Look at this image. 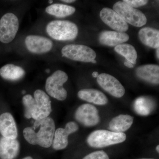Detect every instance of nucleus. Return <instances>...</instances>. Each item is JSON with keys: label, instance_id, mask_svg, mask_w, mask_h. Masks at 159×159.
<instances>
[{"label": "nucleus", "instance_id": "obj_3", "mask_svg": "<svg viewBox=\"0 0 159 159\" xmlns=\"http://www.w3.org/2000/svg\"><path fill=\"white\" fill-rule=\"evenodd\" d=\"M126 139V134L124 133L99 129L94 131L90 134L87 142L91 147L101 148L122 143Z\"/></svg>", "mask_w": 159, "mask_h": 159}, {"label": "nucleus", "instance_id": "obj_11", "mask_svg": "<svg viewBox=\"0 0 159 159\" xmlns=\"http://www.w3.org/2000/svg\"><path fill=\"white\" fill-rule=\"evenodd\" d=\"M100 17L106 25L116 31L124 32L128 29L127 23L113 9L103 8L100 11Z\"/></svg>", "mask_w": 159, "mask_h": 159}, {"label": "nucleus", "instance_id": "obj_13", "mask_svg": "<svg viewBox=\"0 0 159 159\" xmlns=\"http://www.w3.org/2000/svg\"><path fill=\"white\" fill-rule=\"evenodd\" d=\"M25 43L29 52L36 54H44L51 51L53 43L47 38L29 35L26 37Z\"/></svg>", "mask_w": 159, "mask_h": 159}, {"label": "nucleus", "instance_id": "obj_22", "mask_svg": "<svg viewBox=\"0 0 159 159\" xmlns=\"http://www.w3.org/2000/svg\"><path fill=\"white\" fill-rule=\"evenodd\" d=\"M153 100L148 97H139L134 102V108L136 112L140 116L149 115L154 108Z\"/></svg>", "mask_w": 159, "mask_h": 159}, {"label": "nucleus", "instance_id": "obj_8", "mask_svg": "<svg viewBox=\"0 0 159 159\" xmlns=\"http://www.w3.org/2000/svg\"><path fill=\"white\" fill-rule=\"evenodd\" d=\"M34 96L35 103L31 118L36 120L48 117L52 111L50 97L44 91L40 89L34 92Z\"/></svg>", "mask_w": 159, "mask_h": 159}, {"label": "nucleus", "instance_id": "obj_17", "mask_svg": "<svg viewBox=\"0 0 159 159\" xmlns=\"http://www.w3.org/2000/svg\"><path fill=\"white\" fill-rule=\"evenodd\" d=\"M137 76L140 79L154 84H158L159 66L156 65H146L139 67L136 70Z\"/></svg>", "mask_w": 159, "mask_h": 159}, {"label": "nucleus", "instance_id": "obj_33", "mask_svg": "<svg viewBox=\"0 0 159 159\" xmlns=\"http://www.w3.org/2000/svg\"><path fill=\"white\" fill-rule=\"evenodd\" d=\"M156 149L157 151L158 152H159V145H158L157 146Z\"/></svg>", "mask_w": 159, "mask_h": 159}, {"label": "nucleus", "instance_id": "obj_4", "mask_svg": "<svg viewBox=\"0 0 159 159\" xmlns=\"http://www.w3.org/2000/svg\"><path fill=\"white\" fill-rule=\"evenodd\" d=\"M68 79L65 72L61 70L54 72L46 80L45 89L47 93L53 98L63 101L66 99L67 92L63 87Z\"/></svg>", "mask_w": 159, "mask_h": 159}, {"label": "nucleus", "instance_id": "obj_12", "mask_svg": "<svg viewBox=\"0 0 159 159\" xmlns=\"http://www.w3.org/2000/svg\"><path fill=\"white\" fill-rule=\"evenodd\" d=\"M79 127L74 122H68L65 128H59L55 131L52 147L55 150L64 149L68 145V136L78 130Z\"/></svg>", "mask_w": 159, "mask_h": 159}, {"label": "nucleus", "instance_id": "obj_36", "mask_svg": "<svg viewBox=\"0 0 159 159\" xmlns=\"http://www.w3.org/2000/svg\"><path fill=\"white\" fill-rule=\"evenodd\" d=\"M154 159L153 158H141V159Z\"/></svg>", "mask_w": 159, "mask_h": 159}, {"label": "nucleus", "instance_id": "obj_24", "mask_svg": "<svg viewBox=\"0 0 159 159\" xmlns=\"http://www.w3.org/2000/svg\"><path fill=\"white\" fill-rule=\"evenodd\" d=\"M115 50L118 54L125 57L133 65L136 64L137 53L133 46L129 44H119L115 47Z\"/></svg>", "mask_w": 159, "mask_h": 159}, {"label": "nucleus", "instance_id": "obj_20", "mask_svg": "<svg viewBox=\"0 0 159 159\" xmlns=\"http://www.w3.org/2000/svg\"><path fill=\"white\" fill-rule=\"evenodd\" d=\"M133 122V117L129 115H119L111 120L109 128L114 132L123 133L130 128Z\"/></svg>", "mask_w": 159, "mask_h": 159}, {"label": "nucleus", "instance_id": "obj_25", "mask_svg": "<svg viewBox=\"0 0 159 159\" xmlns=\"http://www.w3.org/2000/svg\"><path fill=\"white\" fill-rule=\"evenodd\" d=\"M22 102L25 107V116L27 119L31 118V113L35 105L34 98L31 95H26L23 97Z\"/></svg>", "mask_w": 159, "mask_h": 159}, {"label": "nucleus", "instance_id": "obj_30", "mask_svg": "<svg viewBox=\"0 0 159 159\" xmlns=\"http://www.w3.org/2000/svg\"><path fill=\"white\" fill-rule=\"evenodd\" d=\"M92 75H93V77H95V78H97L98 76H99V74H98V72H94L93 73Z\"/></svg>", "mask_w": 159, "mask_h": 159}, {"label": "nucleus", "instance_id": "obj_23", "mask_svg": "<svg viewBox=\"0 0 159 159\" xmlns=\"http://www.w3.org/2000/svg\"><path fill=\"white\" fill-rule=\"evenodd\" d=\"M76 9L73 6L61 4H54L47 7L46 11L48 14L58 18L66 17L74 14Z\"/></svg>", "mask_w": 159, "mask_h": 159}, {"label": "nucleus", "instance_id": "obj_9", "mask_svg": "<svg viewBox=\"0 0 159 159\" xmlns=\"http://www.w3.org/2000/svg\"><path fill=\"white\" fill-rule=\"evenodd\" d=\"M75 118L77 122L87 127L95 126L100 121L97 107L90 104L80 106L75 112Z\"/></svg>", "mask_w": 159, "mask_h": 159}, {"label": "nucleus", "instance_id": "obj_21", "mask_svg": "<svg viewBox=\"0 0 159 159\" xmlns=\"http://www.w3.org/2000/svg\"><path fill=\"white\" fill-rule=\"evenodd\" d=\"M25 74V70L11 64L6 65L0 69V76L3 79L16 81L22 78Z\"/></svg>", "mask_w": 159, "mask_h": 159}, {"label": "nucleus", "instance_id": "obj_29", "mask_svg": "<svg viewBox=\"0 0 159 159\" xmlns=\"http://www.w3.org/2000/svg\"><path fill=\"white\" fill-rule=\"evenodd\" d=\"M75 0H62L61 2H64L66 3H73L75 2Z\"/></svg>", "mask_w": 159, "mask_h": 159}, {"label": "nucleus", "instance_id": "obj_18", "mask_svg": "<svg viewBox=\"0 0 159 159\" xmlns=\"http://www.w3.org/2000/svg\"><path fill=\"white\" fill-rule=\"evenodd\" d=\"M77 95L80 99L97 105H105L108 101L107 97L102 92L94 89L81 90Z\"/></svg>", "mask_w": 159, "mask_h": 159}, {"label": "nucleus", "instance_id": "obj_34", "mask_svg": "<svg viewBox=\"0 0 159 159\" xmlns=\"http://www.w3.org/2000/svg\"><path fill=\"white\" fill-rule=\"evenodd\" d=\"M91 62L93 63H97V61H96V60H95V59L93 60Z\"/></svg>", "mask_w": 159, "mask_h": 159}, {"label": "nucleus", "instance_id": "obj_7", "mask_svg": "<svg viewBox=\"0 0 159 159\" xmlns=\"http://www.w3.org/2000/svg\"><path fill=\"white\" fill-rule=\"evenodd\" d=\"M18 19L12 13L4 15L0 20V41L8 43L14 39L19 29Z\"/></svg>", "mask_w": 159, "mask_h": 159}, {"label": "nucleus", "instance_id": "obj_5", "mask_svg": "<svg viewBox=\"0 0 159 159\" xmlns=\"http://www.w3.org/2000/svg\"><path fill=\"white\" fill-rule=\"evenodd\" d=\"M113 9L126 23L132 25L141 27L147 23V18L142 11L131 7L123 2L115 3Z\"/></svg>", "mask_w": 159, "mask_h": 159}, {"label": "nucleus", "instance_id": "obj_14", "mask_svg": "<svg viewBox=\"0 0 159 159\" xmlns=\"http://www.w3.org/2000/svg\"><path fill=\"white\" fill-rule=\"evenodd\" d=\"M0 133L3 137L15 139L18 136L16 124L14 118L10 113L0 115Z\"/></svg>", "mask_w": 159, "mask_h": 159}, {"label": "nucleus", "instance_id": "obj_1", "mask_svg": "<svg viewBox=\"0 0 159 159\" xmlns=\"http://www.w3.org/2000/svg\"><path fill=\"white\" fill-rule=\"evenodd\" d=\"M55 131L54 120L48 117L35 120L33 125L24 129L23 135L29 144L48 148L52 145Z\"/></svg>", "mask_w": 159, "mask_h": 159}, {"label": "nucleus", "instance_id": "obj_15", "mask_svg": "<svg viewBox=\"0 0 159 159\" xmlns=\"http://www.w3.org/2000/svg\"><path fill=\"white\" fill-rule=\"evenodd\" d=\"M20 150V143L16 139L2 137L0 139V157L2 159H13Z\"/></svg>", "mask_w": 159, "mask_h": 159}, {"label": "nucleus", "instance_id": "obj_19", "mask_svg": "<svg viewBox=\"0 0 159 159\" xmlns=\"http://www.w3.org/2000/svg\"><path fill=\"white\" fill-rule=\"evenodd\" d=\"M140 40L145 45L153 48L159 47V31L150 27L143 28L139 31Z\"/></svg>", "mask_w": 159, "mask_h": 159}, {"label": "nucleus", "instance_id": "obj_28", "mask_svg": "<svg viewBox=\"0 0 159 159\" xmlns=\"http://www.w3.org/2000/svg\"><path fill=\"white\" fill-rule=\"evenodd\" d=\"M124 65L129 68H133L134 67L133 65L127 60L125 61V62H124Z\"/></svg>", "mask_w": 159, "mask_h": 159}, {"label": "nucleus", "instance_id": "obj_2", "mask_svg": "<svg viewBox=\"0 0 159 159\" xmlns=\"http://www.w3.org/2000/svg\"><path fill=\"white\" fill-rule=\"evenodd\" d=\"M46 31L50 37L58 41L75 39L78 33L76 24L68 20L52 21L48 24Z\"/></svg>", "mask_w": 159, "mask_h": 159}, {"label": "nucleus", "instance_id": "obj_10", "mask_svg": "<svg viewBox=\"0 0 159 159\" xmlns=\"http://www.w3.org/2000/svg\"><path fill=\"white\" fill-rule=\"evenodd\" d=\"M98 84L104 90L116 98L124 96L125 89L119 80L110 74L102 73L97 78Z\"/></svg>", "mask_w": 159, "mask_h": 159}, {"label": "nucleus", "instance_id": "obj_16", "mask_svg": "<svg viewBox=\"0 0 159 159\" xmlns=\"http://www.w3.org/2000/svg\"><path fill=\"white\" fill-rule=\"evenodd\" d=\"M99 43L104 45L116 46L127 42L129 36L125 32L105 31L100 33L99 38Z\"/></svg>", "mask_w": 159, "mask_h": 159}, {"label": "nucleus", "instance_id": "obj_27", "mask_svg": "<svg viewBox=\"0 0 159 159\" xmlns=\"http://www.w3.org/2000/svg\"><path fill=\"white\" fill-rule=\"evenodd\" d=\"M123 2L134 8L145 6L148 3V1L145 0H124Z\"/></svg>", "mask_w": 159, "mask_h": 159}, {"label": "nucleus", "instance_id": "obj_35", "mask_svg": "<svg viewBox=\"0 0 159 159\" xmlns=\"http://www.w3.org/2000/svg\"><path fill=\"white\" fill-rule=\"evenodd\" d=\"M53 1H49V3H50V4H51V3H53Z\"/></svg>", "mask_w": 159, "mask_h": 159}, {"label": "nucleus", "instance_id": "obj_32", "mask_svg": "<svg viewBox=\"0 0 159 159\" xmlns=\"http://www.w3.org/2000/svg\"><path fill=\"white\" fill-rule=\"evenodd\" d=\"M22 159H33L31 157H27Z\"/></svg>", "mask_w": 159, "mask_h": 159}, {"label": "nucleus", "instance_id": "obj_26", "mask_svg": "<svg viewBox=\"0 0 159 159\" xmlns=\"http://www.w3.org/2000/svg\"><path fill=\"white\" fill-rule=\"evenodd\" d=\"M83 159H109V158L105 152L97 151L89 154Z\"/></svg>", "mask_w": 159, "mask_h": 159}, {"label": "nucleus", "instance_id": "obj_31", "mask_svg": "<svg viewBox=\"0 0 159 159\" xmlns=\"http://www.w3.org/2000/svg\"><path fill=\"white\" fill-rule=\"evenodd\" d=\"M159 48H157V58H158V59L159 58Z\"/></svg>", "mask_w": 159, "mask_h": 159}, {"label": "nucleus", "instance_id": "obj_6", "mask_svg": "<svg viewBox=\"0 0 159 159\" xmlns=\"http://www.w3.org/2000/svg\"><path fill=\"white\" fill-rule=\"evenodd\" d=\"M64 56L69 59L84 62H92L96 58V52L88 46L80 44H70L61 50Z\"/></svg>", "mask_w": 159, "mask_h": 159}]
</instances>
